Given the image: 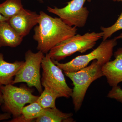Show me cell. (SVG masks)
<instances>
[{"label": "cell", "instance_id": "1", "mask_svg": "<svg viewBox=\"0 0 122 122\" xmlns=\"http://www.w3.org/2000/svg\"><path fill=\"white\" fill-rule=\"evenodd\" d=\"M39 14L33 38L37 42L38 50L44 54L48 53L59 42L77 34V28L69 26L60 18L53 17L42 11Z\"/></svg>", "mask_w": 122, "mask_h": 122}, {"label": "cell", "instance_id": "2", "mask_svg": "<svg viewBox=\"0 0 122 122\" xmlns=\"http://www.w3.org/2000/svg\"><path fill=\"white\" fill-rule=\"evenodd\" d=\"M102 66L94 60L89 66L75 72H64L66 76L73 82L72 102L75 112L80 110L87 90L92 83L103 76Z\"/></svg>", "mask_w": 122, "mask_h": 122}, {"label": "cell", "instance_id": "3", "mask_svg": "<svg viewBox=\"0 0 122 122\" xmlns=\"http://www.w3.org/2000/svg\"><path fill=\"white\" fill-rule=\"evenodd\" d=\"M102 36V32L76 34L59 42L47 54L52 60L59 61L76 52L83 53L93 49Z\"/></svg>", "mask_w": 122, "mask_h": 122}, {"label": "cell", "instance_id": "4", "mask_svg": "<svg viewBox=\"0 0 122 122\" xmlns=\"http://www.w3.org/2000/svg\"><path fill=\"white\" fill-rule=\"evenodd\" d=\"M117 39L103 41L95 49L88 54L80 55L66 63L52 60L55 64L64 72H75L87 66L91 61L97 60L102 66L110 61L113 55L114 48L117 44Z\"/></svg>", "mask_w": 122, "mask_h": 122}, {"label": "cell", "instance_id": "5", "mask_svg": "<svg viewBox=\"0 0 122 122\" xmlns=\"http://www.w3.org/2000/svg\"><path fill=\"white\" fill-rule=\"evenodd\" d=\"M42 72L41 79L42 86L57 95L59 97L69 98L71 97L73 89L66 82L62 70L55 64L48 54L42 61Z\"/></svg>", "mask_w": 122, "mask_h": 122}, {"label": "cell", "instance_id": "6", "mask_svg": "<svg viewBox=\"0 0 122 122\" xmlns=\"http://www.w3.org/2000/svg\"><path fill=\"white\" fill-rule=\"evenodd\" d=\"M45 55L38 51L34 53L29 50L25 55V61L14 77L12 84L24 82L29 87H35L39 93L42 92L40 69L42 61Z\"/></svg>", "mask_w": 122, "mask_h": 122}, {"label": "cell", "instance_id": "7", "mask_svg": "<svg viewBox=\"0 0 122 122\" xmlns=\"http://www.w3.org/2000/svg\"><path fill=\"white\" fill-rule=\"evenodd\" d=\"M3 110L11 114L14 118L21 115L25 105L36 102L39 96L34 95L32 91L22 87H17L12 84L2 86Z\"/></svg>", "mask_w": 122, "mask_h": 122}, {"label": "cell", "instance_id": "8", "mask_svg": "<svg viewBox=\"0 0 122 122\" xmlns=\"http://www.w3.org/2000/svg\"><path fill=\"white\" fill-rule=\"evenodd\" d=\"M86 0H72L62 8L47 7L49 12L57 15L69 26L82 28L85 26L89 11L84 5Z\"/></svg>", "mask_w": 122, "mask_h": 122}, {"label": "cell", "instance_id": "9", "mask_svg": "<svg viewBox=\"0 0 122 122\" xmlns=\"http://www.w3.org/2000/svg\"><path fill=\"white\" fill-rule=\"evenodd\" d=\"M39 18V14L24 8L8 21L18 34L24 37L37 25Z\"/></svg>", "mask_w": 122, "mask_h": 122}, {"label": "cell", "instance_id": "10", "mask_svg": "<svg viewBox=\"0 0 122 122\" xmlns=\"http://www.w3.org/2000/svg\"><path fill=\"white\" fill-rule=\"evenodd\" d=\"M115 59L107 62L102 66L103 76L111 87L122 83V48L118 49L114 53Z\"/></svg>", "mask_w": 122, "mask_h": 122}, {"label": "cell", "instance_id": "11", "mask_svg": "<svg viewBox=\"0 0 122 122\" xmlns=\"http://www.w3.org/2000/svg\"><path fill=\"white\" fill-rule=\"evenodd\" d=\"M23 38L8 21L0 22V48L5 46L16 48L21 44Z\"/></svg>", "mask_w": 122, "mask_h": 122}, {"label": "cell", "instance_id": "12", "mask_svg": "<svg viewBox=\"0 0 122 122\" xmlns=\"http://www.w3.org/2000/svg\"><path fill=\"white\" fill-rule=\"evenodd\" d=\"M24 63V61L7 62L4 59V55L0 53V84L5 86L12 84L14 77Z\"/></svg>", "mask_w": 122, "mask_h": 122}, {"label": "cell", "instance_id": "13", "mask_svg": "<svg viewBox=\"0 0 122 122\" xmlns=\"http://www.w3.org/2000/svg\"><path fill=\"white\" fill-rule=\"evenodd\" d=\"M72 113H65L55 108L45 109L44 113L36 119V122H73Z\"/></svg>", "mask_w": 122, "mask_h": 122}, {"label": "cell", "instance_id": "14", "mask_svg": "<svg viewBox=\"0 0 122 122\" xmlns=\"http://www.w3.org/2000/svg\"><path fill=\"white\" fill-rule=\"evenodd\" d=\"M24 8L22 0H6L0 4V13L8 20Z\"/></svg>", "mask_w": 122, "mask_h": 122}, {"label": "cell", "instance_id": "15", "mask_svg": "<svg viewBox=\"0 0 122 122\" xmlns=\"http://www.w3.org/2000/svg\"><path fill=\"white\" fill-rule=\"evenodd\" d=\"M45 109L36 101L24 106L21 110V116L25 122H31L42 115Z\"/></svg>", "mask_w": 122, "mask_h": 122}, {"label": "cell", "instance_id": "16", "mask_svg": "<svg viewBox=\"0 0 122 122\" xmlns=\"http://www.w3.org/2000/svg\"><path fill=\"white\" fill-rule=\"evenodd\" d=\"M59 98L56 94L49 89L44 88V91L39 96L37 102L44 109L55 108V101Z\"/></svg>", "mask_w": 122, "mask_h": 122}, {"label": "cell", "instance_id": "17", "mask_svg": "<svg viewBox=\"0 0 122 122\" xmlns=\"http://www.w3.org/2000/svg\"><path fill=\"white\" fill-rule=\"evenodd\" d=\"M103 34V41H105L118 30L122 29V10L118 20L114 25L108 27H101Z\"/></svg>", "mask_w": 122, "mask_h": 122}, {"label": "cell", "instance_id": "18", "mask_svg": "<svg viewBox=\"0 0 122 122\" xmlns=\"http://www.w3.org/2000/svg\"><path fill=\"white\" fill-rule=\"evenodd\" d=\"M107 97L109 98L115 99L122 104V89L120 86H117L112 87L109 92Z\"/></svg>", "mask_w": 122, "mask_h": 122}, {"label": "cell", "instance_id": "19", "mask_svg": "<svg viewBox=\"0 0 122 122\" xmlns=\"http://www.w3.org/2000/svg\"><path fill=\"white\" fill-rule=\"evenodd\" d=\"M11 114L9 113L5 112L3 114H0V122L3 120H8L11 118Z\"/></svg>", "mask_w": 122, "mask_h": 122}, {"label": "cell", "instance_id": "20", "mask_svg": "<svg viewBox=\"0 0 122 122\" xmlns=\"http://www.w3.org/2000/svg\"><path fill=\"white\" fill-rule=\"evenodd\" d=\"M2 85L0 84V106L2 105L3 103V98H2V93L1 92V87Z\"/></svg>", "mask_w": 122, "mask_h": 122}, {"label": "cell", "instance_id": "21", "mask_svg": "<svg viewBox=\"0 0 122 122\" xmlns=\"http://www.w3.org/2000/svg\"><path fill=\"white\" fill-rule=\"evenodd\" d=\"M8 20L7 18L5 17L0 13V22H1V21H8Z\"/></svg>", "mask_w": 122, "mask_h": 122}, {"label": "cell", "instance_id": "22", "mask_svg": "<svg viewBox=\"0 0 122 122\" xmlns=\"http://www.w3.org/2000/svg\"><path fill=\"white\" fill-rule=\"evenodd\" d=\"M116 38L117 39H120V38H122V33L119 36H118L117 37H116Z\"/></svg>", "mask_w": 122, "mask_h": 122}, {"label": "cell", "instance_id": "23", "mask_svg": "<svg viewBox=\"0 0 122 122\" xmlns=\"http://www.w3.org/2000/svg\"><path fill=\"white\" fill-rule=\"evenodd\" d=\"M111 0L114 1H122V0Z\"/></svg>", "mask_w": 122, "mask_h": 122}, {"label": "cell", "instance_id": "24", "mask_svg": "<svg viewBox=\"0 0 122 122\" xmlns=\"http://www.w3.org/2000/svg\"><path fill=\"white\" fill-rule=\"evenodd\" d=\"M87 1H89V2H90L92 0H87Z\"/></svg>", "mask_w": 122, "mask_h": 122}, {"label": "cell", "instance_id": "25", "mask_svg": "<svg viewBox=\"0 0 122 122\" xmlns=\"http://www.w3.org/2000/svg\"><path fill=\"white\" fill-rule=\"evenodd\" d=\"M39 0L42 1V0Z\"/></svg>", "mask_w": 122, "mask_h": 122}]
</instances>
